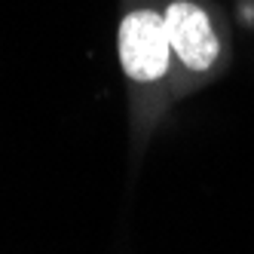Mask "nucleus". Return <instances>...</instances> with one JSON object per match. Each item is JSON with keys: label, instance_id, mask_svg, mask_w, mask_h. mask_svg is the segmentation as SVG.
<instances>
[{"label": "nucleus", "instance_id": "nucleus-1", "mask_svg": "<svg viewBox=\"0 0 254 254\" xmlns=\"http://www.w3.org/2000/svg\"><path fill=\"white\" fill-rule=\"evenodd\" d=\"M117 56L126 80L138 89L159 86L175 74V56L162 9L135 6L123 15L117 28Z\"/></svg>", "mask_w": 254, "mask_h": 254}, {"label": "nucleus", "instance_id": "nucleus-2", "mask_svg": "<svg viewBox=\"0 0 254 254\" xmlns=\"http://www.w3.org/2000/svg\"><path fill=\"white\" fill-rule=\"evenodd\" d=\"M175 67L190 80H208L224 62V34L214 15L196 0H169L162 6Z\"/></svg>", "mask_w": 254, "mask_h": 254}]
</instances>
